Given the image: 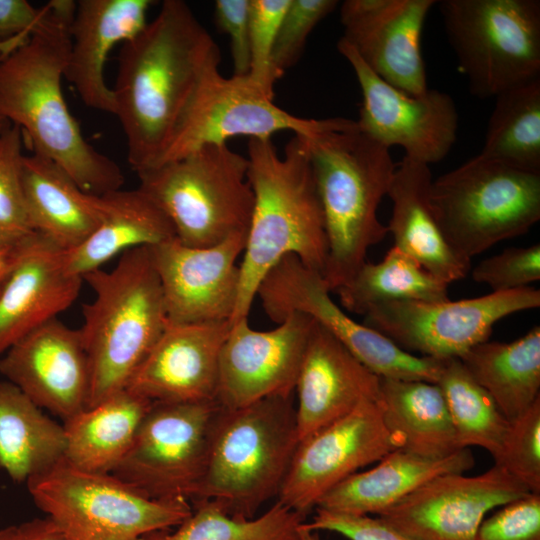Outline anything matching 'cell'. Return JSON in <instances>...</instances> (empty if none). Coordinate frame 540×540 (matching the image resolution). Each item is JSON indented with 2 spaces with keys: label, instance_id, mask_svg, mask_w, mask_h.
<instances>
[{
  "label": "cell",
  "instance_id": "cell-42",
  "mask_svg": "<svg viewBox=\"0 0 540 540\" xmlns=\"http://www.w3.org/2000/svg\"><path fill=\"white\" fill-rule=\"evenodd\" d=\"M471 277L492 292L530 287L540 279V244L510 247L487 257L473 267Z\"/></svg>",
  "mask_w": 540,
  "mask_h": 540
},
{
  "label": "cell",
  "instance_id": "cell-7",
  "mask_svg": "<svg viewBox=\"0 0 540 540\" xmlns=\"http://www.w3.org/2000/svg\"><path fill=\"white\" fill-rule=\"evenodd\" d=\"M248 170V158L227 144L206 145L138 173V188L166 214L179 242L209 247L248 231L254 206Z\"/></svg>",
  "mask_w": 540,
  "mask_h": 540
},
{
  "label": "cell",
  "instance_id": "cell-12",
  "mask_svg": "<svg viewBox=\"0 0 540 540\" xmlns=\"http://www.w3.org/2000/svg\"><path fill=\"white\" fill-rule=\"evenodd\" d=\"M219 407L217 401L152 402L111 474L152 500L191 503L203 477Z\"/></svg>",
  "mask_w": 540,
  "mask_h": 540
},
{
  "label": "cell",
  "instance_id": "cell-8",
  "mask_svg": "<svg viewBox=\"0 0 540 540\" xmlns=\"http://www.w3.org/2000/svg\"><path fill=\"white\" fill-rule=\"evenodd\" d=\"M429 204L448 243L471 259L540 219V173L478 154L432 179Z\"/></svg>",
  "mask_w": 540,
  "mask_h": 540
},
{
  "label": "cell",
  "instance_id": "cell-17",
  "mask_svg": "<svg viewBox=\"0 0 540 540\" xmlns=\"http://www.w3.org/2000/svg\"><path fill=\"white\" fill-rule=\"evenodd\" d=\"M529 493L523 483L494 464L475 476H436L377 517L418 540H475L489 511Z\"/></svg>",
  "mask_w": 540,
  "mask_h": 540
},
{
  "label": "cell",
  "instance_id": "cell-22",
  "mask_svg": "<svg viewBox=\"0 0 540 540\" xmlns=\"http://www.w3.org/2000/svg\"><path fill=\"white\" fill-rule=\"evenodd\" d=\"M230 323H168L127 389L152 402L216 401L219 360Z\"/></svg>",
  "mask_w": 540,
  "mask_h": 540
},
{
  "label": "cell",
  "instance_id": "cell-49",
  "mask_svg": "<svg viewBox=\"0 0 540 540\" xmlns=\"http://www.w3.org/2000/svg\"><path fill=\"white\" fill-rule=\"evenodd\" d=\"M296 540H320V538L317 531L308 529L303 522L299 527Z\"/></svg>",
  "mask_w": 540,
  "mask_h": 540
},
{
  "label": "cell",
  "instance_id": "cell-30",
  "mask_svg": "<svg viewBox=\"0 0 540 540\" xmlns=\"http://www.w3.org/2000/svg\"><path fill=\"white\" fill-rule=\"evenodd\" d=\"M377 402L396 449L428 458H444L461 450L436 383L380 378Z\"/></svg>",
  "mask_w": 540,
  "mask_h": 540
},
{
  "label": "cell",
  "instance_id": "cell-10",
  "mask_svg": "<svg viewBox=\"0 0 540 540\" xmlns=\"http://www.w3.org/2000/svg\"><path fill=\"white\" fill-rule=\"evenodd\" d=\"M470 92L482 99L540 78L539 0L437 1Z\"/></svg>",
  "mask_w": 540,
  "mask_h": 540
},
{
  "label": "cell",
  "instance_id": "cell-21",
  "mask_svg": "<svg viewBox=\"0 0 540 540\" xmlns=\"http://www.w3.org/2000/svg\"><path fill=\"white\" fill-rule=\"evenodd\" d=\"M0 372L64 422L87 408L90 368L81 334L57 318L10 346L0 357Z\"/></svg>",
  "mask_w": 540,
  "mask_h": 540
},
{
  "label": "cell",
  "instance_id": "cell-39",
  "mask_svg": "<svg viewBox=\"0 0 540 540\" xmlns=\"http://www.w3.org/2000/svg\"><path fill=\"white\" fill-rule=\"evenodd\" d=\"M495 465L540 494V399L509 427Z\"/></svg>",
  "mask_w": 540,
  "mask_h": 540
},
{
  "label": "cell",
  "instance_id": "cell-19",
  "mask_svg": "<svg viewBox=\"0 0 540 540\" xmlns=\"http://www.w3.org/2000/svg\"><path fill=\"white\" fill-rule=\"evenodd\" d=\"M247 232L209 247H190L175 237L151 246L168 323H230L237 303Z\"/></svg>",
  "mask_w": 540,
  "mask_h": 540
},
{
  "label": "cell",
  "instance_id": "cell-20",
  "mask_svg": "<svg viewBox=\"0 0 540 540\" xmlns=\"http://www.w3.org/2000/svg\"><path fill=\"white\" fill-rule=\"evenodd\" d=\"M435 0H346L340 21L346 42L388 84L410 94L427 88L420 38Z\"/></svg>",
  "mask_w": 540,
  "mask_h": 540
},
{
  "label": "cell",
  "instance_id": "cell-45",
  "mask_svg": "<svg viewBox=\"0 0 540 540\" xmlns=\"http://www.w3.org/2000/svg\"><path fill=\"white\" fill-rule=\"evenodd\" d=\"M217 29L228 35L234 76L250 71L249 0H217L214 5Z\"/></svg>",
  "mask_w": 540,
  "mask_h": 540
},
{
  "label": "cell",
  "instance_id": "cell-9",
  "mask_svg": "<svg viewBox=\"0 0 540 540\" xmlns=\"http://www.w3.org/2000/svg\"><path fill=\"white\" fill-rule=\"evenodd\" d=\"M35 503L70 540H141L181 524L186 500L147 498L112 474L87 472L65 461L27 482Z\"/></svg>",
  "mask_w": 540,
  "mask_h": 540
},
{
  "label": "cell",
  "instance_id": "cell-35",
  "mask_svg": "<svg viewBox=\"0 0 540 540\" xmlns=\"http://www.w3.org/2000/svg\"><path fill=\"white\" fill-rule=\"evenodd\" d=\"M481 156L540 173V78L495 97Z\"/></svg>",
  "mask_w": 540,
  "mask_h": 540
},
{
  "label": "cell",
  "instance_id": "cell-52",
  "mask_svg": "<svg viewBox=\"0 0 540 540\" xmlns=\"http://www.w3.org/2000/svg\"><path fill=\"white\" fill-rule=\"evenodd\" d=\"M0 284H1V282H0Z\"/></svg>",
  "mask_w": 540,
  "mask_h": 540
},
{
  "label": "cell",
  "instance_id": "cell-27",
  "mask_svg": "<svg viewBox=\"0 0 540 540\" xmlns=\"http://www.w3.org/2000/svg\"><path fill=\"white\" fill-rule=\"evenodd\" d=\"M22 188L31 228L55 247L70 251L97 228L101 195L82 190L50 159L32 153L22 163Z\"/></svg>",
  "mask_w": 540,
  "mask_h": 540
},
{
  "label": "cell",
  "instance_id": "cell-47",
  "mask_svg": "<svg viewBox=\"0 0 540 540\" xmlns=\"http://www.w3.org/2000/svg\"><path fill=\"white\" fill-rule=\"evenodd\" d=\"M0 540H70L49 517L0 528Z\"/></svg>",
  "mask_w": 540,
  "mask_h": 540
},
{
  "label": "cell",
  "instance_id": "cell-43",
  "mask_svg": "<svg viewBox=\"0 0 540 540\" xmlns=\"http://www.w3.org/2000/svg\"><path fill=\"white\" fill-rule=\"evenodd\" d=\"M475 540H540V494L510 501L484 518Z\"/></svg>",
  "mask_w": 540,
  "mask_h": 540
},
{
  "label": "cell",
  "instance_id": "cell-23",
  "mask_svg": "<svg viewBox=\"0 0 540 540\" xmlns=\"http://www.w3.org/2000/svg\"><path fill=\"white\" fill-rule=\"evenodd\" d=\"M64 252L36 232L18 245L0 284V357L77 299L83 278L67 270Z\"/></svg>",
  "mask_w": 540,
  "mask_h": 540
},
{
  "label": "cell",
  "instance_id": "cell-6",
  "mask_svg": "<svg viewBox=\"0 0 540 540\" xmlns=\"http://www.w3.org/2000/svg\"><path fill=\"white\" fill-rule=\"evenodd\" d=\"M299 443L294 395L219 407L210 432L203 477L191 501L216 504L252 519L278 497Z\"/></svg>",
  "mask_w": 540,
  "mask_h": 540
},
{
  "label": "cell",
  "instance_id": "cell-29",
  "mask_svg": "<svg viewBox=\"0 0 540 540\" xmlns=\"http://www.w3.org/2000/svg\"><path fill=\"white\" fill-rule=\"evenodd\" d=\"M102 217L78 247L64 252L67 270L83 278L119 253L151 247L176 237L162 209L141 189H118L101 195Z\"/></svg>",
  "mask_w": 540,
  "mask_h": 540
},
{
  "label": "cell",
  "instance_id": "cell-1",
  "mask_svg": "<svg viewBox=\"0 0 540 540\" xmlns=\"http://www.w3.org/2000/svg\"><path fill=\"white\" fill-rule=\"evenodd\" d=\"M216 63L218 46L182 0L163 1L156 17L122 44L113 115L136 174L157 163L203 74Z\"/></svg>",
  "mask_w": 540,
  "mask_h": 540
},
{
  "label": "cell",
  "instance_id": "cell-51",
  "mask_svg": "<svg viewBox=\"0 0 540 540\" xmlns=\"http://www.w3.org/2000/svg\"><path fill=\"white\" fill-rule=\"evenodd\" d=\"M2 57V53L0 52V58Z\"/></svg>",
  "mask_w": 540,
  "mask_h": 540
},
{
  "label": "cell",
  "instance_id": "cell-26",
  "mask_svg": "<svg viewBox=\"0 0 540 540\" xmlns=\"http://www.w3.org/2000/svg\"><path fill=\"white\" fill-rule=\"evenodd\" d=\"M431 182L427 164L403 157L387 194L392 203L387 229L393 246L450 285L467 276L471 261L459 255L444 237L429 204Z\"/></svg>",
  "mask_w": 540,
  "mask_h": 540
},
{
  "label": "cell",
  "instance_id": "cell-15",
  "mask_svg": "<svg viewBox=\"0 0 540 540\" xmlns=\"http://www.w3.org/2000/svg\"><path fill=\"white\" fill-rule=\"evenodd\" d=\"M339 53L355 72L361 93L360 128L390 149L400 146L405 157L427 164L444 159L457 139L459 117L452 97L428 89L410 95L382 80L342 39Z\"/></svg>",
  "mask_w": 540,
  "mask_h": 540
},
{
  "label": "cell",
  "instance_id": "cell-13",
  "mask_svg": "<svg viewBox=\"0 0 540 540\" xmlns=\"http://www.w3.org/2000/svg\"><path fill=\"white\" fill-rule=\"evenodd\" d=\"M539 307L540 291L526 287L457 301L381 303L364 314V324L409 353L460 358L487 341L499 320Z\"/></svg>",
  "mask_w": 540,
  "mask_h": 540
},
{
  "label": "cell",
  "instance_id": "cell-38",
  "mask_svg": "<svg viewBox=\"0 0 540 540\" xmlns=\"http://www.w3.org/2000/svg\"><path fill=\"white\" fill-rule=\"evenodd\" d=\"M24 135L9 124L0 132V246L15 247L35 232L31 228L22 188Z\"/></svg>",
  "mask_w": 540,
  "mask_h": 540
},
{
  "label": "cell",
  "instance_id": "cell-11",
  "mask_svg": "<svg viewBox=\"0 0 540 540\" xmlns=\"http://www.w3.org/2000/svg\"><path fill=\"white\" fill-rule=\"evenodd\" d=\"M323 276L296 256L283 257L261 281L257 296L275 323L302 313L332 334L380 378L437 383L444 359L409 353L376 330L349 317L331 298Z\"/></svg>",
  "mask_w": 540,
  "mask_h": 540
},
{
  "label": "cell",
  "instance_id": "cell-40",
  "mask_svg": "<svg viewBox=\"0 0 540 540\" xmlns=\"http://www.w3.org/2000/svg\"><path fill=\"white\" fill-rule=\"evenodd\" d=\"M337 5L336 0L290 1L281 20L271 56L275 81L297 63L310 33Z\"/></svg>",
  "mask_w": 540,
  "mask_h": 540
},
{
  "label": "cell",
  "instance_id": "cell-48",
  "mask_svg": "<svg viewBox=\"0 0 540 540\" xmlns=\"http://www.w3.org/2000/svg\"><path fill=\"white\" fill-rule=\"evenodd\" d=\"M17 246L15 247H3L0 246V282L8 274L14 262Z\"/></svg>",
  "mask_w": 540,
  "mask_h": 540
},
{
  "label": "cell",
  "instance_id": "cell-50",
  "mask_svg": "<svg viewBox=\"0 0 540 540\" xmlns=\"http://www.w3.org/2000/svg\"><path fill=\"white\" fill-rule=\"evenodd\" d=\"M10 123L0 116V132L4 130Z\"/></svg>",
  "mask_w": 540,
  "mask_h": 540
},
{
  "label": "cell",
  "instance_id": "cell-41",
  "mask_svg": "<svg viewBox=\"0 0 540 540\" xmlns=\"http://www.w3.org/2000/svg\"><path fill=\"white\" fill-rule=\"evenodd\" d=\"M291 0H249L251 82L273 99L271 56L281 20Z\"/></svg>",
  "mask_w": 540,
  "mask_h": 540
},
{
  "label": "cell",
  "instance_id": "cell-28",
  "mask_svg": "<svg viewBox=\"0 0 540 540\" xmlns=\"http://www.w3.org/2000/svg\"><path fill=\"white\" fill-rule=\"evenodd\" d=\"M474 464L470 448L444 458L423 457L397 448L375 467L358 471L333 487L321 497L316 508L378 516L434 477L464 473Z\"/></svg>",
  "mask_w": 540,
  "mask_h": 540
},
{
  "label": "cell",
  "instance_id": "cell-16",
  "mask_svg": "<svg viewBox=\"0 0 540 540\" xmlns=\"http://www.w3.org/2000/svg\"><path fill=\"white\" fill-rule=\"evenodd\" d=\"M394 449L378 402L364 401L298 443L277 501L306 517L329 490Z\"/></svg>",
  "mask_w": 540,
  "mask_h": 540
},
{
  "label": "cell",
  "instance_id": "cell-4",
  "mask_svg": "<svg viewBox=\"0 0 540 540\" xmlns=\"http://www.w3.org/2000/svg\"><path fill=\"white\" fill-rule=\"evenodd\" d=\"M303 137L325 220L328 254L323 278L332 292L352 279L368 250L388 235L378 208L397 165L389 148L356 120L322 119L318 130Z\"/></svg>",
  "mask_w": 540,
  "mask_h": 540
},
{
  "label": "cell",
  "instance_id": "cell-37",
  "mask_svg": "<svg viewBox=\"0 0 540 540\" xmlns=\"http://www.w3.org/2000/svg\"><path fill=\"white\" fill-rule=\"evenodd\" d=\"M305 518L278 501L252 519L234 518L216 504L200 501L173 531H154L141 540H296Z\"/></svg>",
  "mask_w": 540,
  "mask_h": 540
},
{
  "label": "cell",
  "instance_id": "cell-36",
  "mask_svg": "<svg viewBox=\"0 0 540 540\" xmlns=\"http://www.w3.org/2000/svg\"><path fill=\"white\" fill-rule=\"evenodd\" d=\"M436 384L443 393L459 447H481L495 459L509 421L489 393L473 379L459 358L443 360Z\"/></svg>",
  "mask_w": 540,
  "mask_h": 540
},
{
  "label": "cell",
  "instance_id": "cell-33",
  "mask_svg": "<svg viewBox=\"0 0 540 540\" xmlns=\"http://www.w3.org/2000/svg\"><path fill=\"white\" fill-rule=\"evenodd\" d=\"M459 359L509 422L540 399V326L511 342L477 344Z\"/></svg>",
  "mask_w": 540,
  "mask_h": 540
},
{
  "label": "cell",
  "instance_id": "cell-46",
  "mask_svg": "<svg viewBox=\"0 0 540 540\" xmlns=\"http://www.w3.org/2000/svg\"><path fill=\"white\" fill-rule=\"evenodd\" d=\"M44 13L45 5L36 8L26 0H0V42L23 43Z\"/></svg>",
  "mask_w": 540,
  "mask_h": 540
},
{
  "label": "cell",
  "instance_id": "cell-2",
  "mask_svg": "<svg viewBox=\"0 0 540 540\" xmlns=\"http://www.w3.org/2000/svg\"><path fill=\"white\" fill-rule=\"evenodd\" d=\"M76 1L52 0L30 36L0 58V116L19 127L44 156L94 195L121 189L125 177L82 134L66 104L62 79Z\"/></svg>",
  "mask_w": 540,
  "mask_h": 540
},
{
  "label": "cell",
  "instance_id": "cell-18",
  "mask_svg": "<svg viewBox=\"0 0 540 540\" xmlns=\"http://www.w3.org/2000/svg\"><path fill=\"white\" fill-rule=\"evenodd\" d=\"M314 323L295 312L268 331L252 329L248 318L231 324L219 360L218 404L235 409L294 395Z\"/></svg>",
  "mask_w": 540,
  "mask_h": 540
},
{
  "label": "cell",
  "instance_id": "cell-14",
  "mask_svg": "<svg viewBox=\"0 0 540 540\" xmlns=\"http://www.w3.org/2000/svg\"><path fill=\"white\" fill-rule=\"evenodd\" d=\"M218 66L219 63L211 65L203 74L154 166L184 157L206 145L227 144L234 136L267 140L285 130L309 136L320 127L322 119L288 113L276 106L248 75L225 78Z\"/></svg>",
  "mask_w": 540,
  "mask_h": 540
},
{
  "label": "cell",
  "instance_id": "cell-32",
  "mask_svg": "<svg viewBox=\"0 0 540 540\" xmlns=\"http://www.w3.org/2000/svg\"><path fill=\"white\" fill-rule=\"evenodd\" d=\"M65 448L64 426L14 384L0 382V468L27 482L64 461Z\"/></svg>",
  "mask_w": 540,
  "mask_h": 540
},
{
  "label": "cell",
  "instance_id": "cell-31",
  "mask_svg": "<svg viewBox=\"0 0 540 540\" xmlns=\"http://www.w3.org/2000/svg\"><path fill=\"white\" fill-rule=\"evenodd\" d=\"M152 401L129 389L64 422V461L87 472L111 474L131 447Z\"/></svg>",
  "mask_w": 540,
  "mask_h": 540
},
{
  "label": "cell",
  "instance_id": "cell-44",
  "mask_svg": "<svg viewBox=\"0 0 540 540\" xmlns=\"http://www.w3.org/2000/svg\"><path fill=\"white\" fill-rule=\"evenodd\" d=\"M312 522L305 526L314 531L327 530L349 540H418L387 525L379 517L355 515L315 508Z\"/></svg>",
  "mask_w": 540,
  "mask_h": 540
},
{
  "label": "cell",
  "instance_id": "cell-34",
  "mask_svg": "<svg viewBox=\"0 0 540 540\" xmlns=\"http://www.w3.org/2000/svg\"><path fill=\"white\" fill-rule=\"evenodd\" d=\"M448 286L392 246L380 262L366 260L336 292L343 308L364 315L371 307L391 301L449 300Z\"/></svg>",
  "mask_w": 540,
  "mask_h": 540
},
{
  "label": "cell",
  "instance_id": "cell-5",
  "mask_svg": "<svg viewBox=\"0 0 540 540\" xmlns=\"http://www.w3.org/2000/svg\"><path fill=\"white\" fill-rule=\"evenodd\" d=\"M84 280L94 291L79 329L90 368V408L127 389L168 318L150 247L130 249L113 269H96Z\"/></svg>",
  "mask_w": 540,
  "mask_h": 540
},
{
  "label": "cell",
  "instance_id": "cell-25",
  "mask_svg": "<svg viewBox=\"0 0 540 540\" xmlns=\"http://www.w3.org/2000/svg\"><path fill=\"white\" fill-rule=\"evenodd\" d=\"M151 0H79L70 25L64 78L89 108L114 114L105 64L112 49L137 35L148 23Z\"/></svg>",
  "mask_w": 540,
  "mask_h": 540
},
{
  "label": "cell",
  "instance_id": "cell-3",
  "mask_svg": "<svg viewBox=\"0 0 540 540\" xmlns=\"http://www.w3.org/2000/svg\"><path fill=\"white\" fill-rule=\"evenodd\" d=\"M254 206L230 325L248 318L264 276L283 257L296 256L323 276L328 242L307 143L295 135L278 154L271 139L248 142Z\"/></svg>",
  "mask_w": 540,
  "mask_h": 540
},
{
  "label": "cell",
  "instance_id": "cell-24",
  "mask_svg": "<svg viewBox=\"0 0 540 540\" xmlns=\"http://www.w3.org/2000/svg\"><path fill=\"white\" fill-rule=\"evenodd\" d=\"M379 384L380 377L315 322L295 387L299 442L362 402L377 401Z\"/></svg>",
  "mask_w": 540,
  "mask_h": 540
}]
</instances>
